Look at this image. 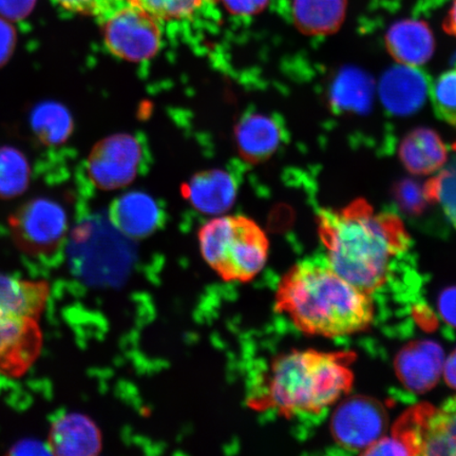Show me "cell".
Returning a JSON list of instances; mask_svg holds the SVG:
<instances>
[{
	"instance_id": "83f0119b",
	"label": "cell",
	"mask_w": 456,
	"mask_h": 456,
	"mask_svg": "<svg viewBox=\"0 0 456 456\" xmlns=\"http://www.w3.org/2000/svg\"><path fill=\"white\" fill-rule=\"evenodd\" d=\"M362 453L364 455H412L414 452L406 436L395 435L381 436Z\"/></svg>"
},
{
	"instance_id": "7402d4cb",
	"label": "cell",
	"mask_w": 456,
	"mask_h": 456,
	"mask_svg": "<svg viewBox=\"0 0 456 456\" xmlns=\"http://www.w3.org/2000/svg\"><path fill=\"white\" fill-rule=\"evenodd\" d=\"M429 93L436 116L456 126V69L442 74L430 86Z\"/></svg>"
},
{
	"instance_id": "7c38bea8",
	"label": "cell",
	"mask_w": 456,
	"mask_h": 456,
	"mask_svg": "<svg viewBox=\"0 0 456 456\" xmlns=\"http://www.w3.org/2000/svg\"><path fill=\"white\" fill-rule=\"evenodd\" d=\"M45 444L53 455H98L102 447V433L87 415L62 414L51 425Z\"/></svg>"
},
{
	"instance_id": "603a6c76",
	"label": "cell",
	"mask_w": 456,
	"mask_h": 456,
	"mask_svg": "<svg viewBox=\"0 0 456 456\" xmlns=\"http://www.w3.org/2000/svg\"><path fill=\"white\" fill-rule=\"evenodd\" d=\"M161 21L185 20L203 7L205 0H129Z\"/></svg>"
},
{
	"instance_id": "8fae6325",
	"label": "cell",
	"mask_w": 456,
	"mask_h": 456,
	"mask_svg": "<svg viewBox=\"0 0 456 456\" xmlns=\"http://www.w3.org/2000/svg\"><path fill=\"white\" fill-rule=\"evenodd\" d=\"M427 74L418 67L399 65L387 70L379 84L380 100L395 116H410L419 111L430 91Z\"/></svg>"
},
{
	"instance_id": "7a4b0ae2",
	"label": "cell",
	"mask_w": 456,
	"mask_h": 456,
	"mask_svg": "<svg viewBox=\"0 0 456 456\" xmlns=\"http://www.w3.org/2000/svg\"><path fill=\"white\" fill-rule=\"evenodd\" d=\"M322 259L298 262L278 284L276 310L305 334L335 338L372 323L373 302Z\"/></svg>"
},
{
	"instance_id": "2e32d148",
	"label": "cell",
	"mask_w": 456,
	"mask_h": 456,
	"mask_svg": "<svg viewBox=\"0 0 456 456\" xmlns=\"http://www.w3.org/2000/svg\"><path fill=\"white\" fill-rule=\"evenodd\" d=\"M389 53L399 64L419 67L431 59L436 41L424 21L404 20L393 25L386 34Z\"/></svg>"
},
{
	"instance_id": "4dcf8cb0",
	"label": "cell",
	"mask_w": 456,
	"mask_h": 456,
	"mask_svg": "<svg viewBox=\"0 0 456 456\" xmlns=\"http://www.w3.org/2000/svg\"><path fill=\"white\" fill-rule=\"evenodd\" d=\"M16 44V32L9 20L0 17V66L12 54Z\"/></svg>"
},
{
	"instance_id": "277c9868",
	"label": "cell",
	"mask_w": 456,
	"mask_h": 456,
	"mask_svg": "<svg viewBox=\"0 0 456 456\" xmlns=\"http://www.w3.org/2000/svg\"><path fill=\"white\" fill-rule=\"evenodd\" d=\"M50 294L48 281L0 272V375L4 378H22L42 355L41 319Z\"/></svg>"
},
{
	"instance_id": "6da1fadb",
	"label": "cell",
	"mask_w": 456,
	"mask_h": 456,
	"mask_svg": "<svg viewBox=\"0 0 456 456\" xmlns=\"http://www.w3.org/2000/svg\"><path fill=\"white\" fill-rule=\"evenodd\" d=\"M318 228L330 265L368 294L385 283L410 241L397 216L376 213L362 199L338 210L322 209Z\"/></svg>"
},
{
	"instance_id": "5b68a950",
	"label": "cell",
	"mask_w": 456,
	"mask_h": 456,
	"mask_svg": "<svg viewBox=\"0 0 456 456\" xmlns=\"http://www.w3.org/2000/svg\"><path fill=\"white\" fill-rule=\"evenodd\" d=\"M198 239L204 261L226 282L252 281L269 258V239L248 216L210 220L200 228Z\"/></svg>"
},
{
	"instance_id": "484cf974",
	"label": "cell",
	"mask_w": 456,
	"mask_h": 456,
	"mask_svg": "<svg viewBox=\"0 0 456 456\" xmlns=\"http://www.w3.org/2000/svg\"><path fill=\"white\" fill-rule=\"evenodd\" d=\"M430 180L436 203L441 204L448 220L456 228V165Z\"/></svg>"
},
{
	"instance_id": "ac0fdd59",
	"label": "cell",
	"mask_w": 456,
	"mask_h": 456,
	"mask_svg": "<svg viewBox=\"0 0 456 456\" xmlns=\"http://www.w3.org/2000/svg\"><path fill=\"white\" fill-rule=\"evenodd\" d=\"M373 79L368 73L354 67L344 68L336 74L330 86L329 100L338 113L363 114L372 106Z\"/></svg>"
},
{
	"instance_id": "d6a6232c",
	"label": "cell",
	"mask_w": 456,
	"mask_h": 456,
	"mask_svg": "<svg viewBox=\"0 0 456 456\" xmlns=\"http://www.w3.org/2000/svg\"><path fill=\"white\" fill-rule=\"evenodd\" d=\"M8 454H50L47 444L37 441L16 443Z\"/></svg>"
},
{
	"instance_id": "836d02e7",
	"label": "cell",
	"mask_w": 456,
	"mask_h": 456,
	"mask_svg": "<svg viewBox=\"0 0 456 456\" xmlns=\"http://www.w3.org/2000/svg\"><path fill=\"white\" fill-rule=\"evenodd\" d=\"M443 374L446 383L456 389V350L444 363Z\"/></svg>"
},
{
	"instance_id": "9a60e30c",
	"label": "cell",
	"mask_w": 456,
	"mask_h": 456,
	"mask_svg": "<svg viewBox=\"0 0 456 456\" xmlns=\"http://www.w3.org/2000/svg\"><path fill=\"white\" fill-rule=\"evenodd\" d=\"M183 195L198 212L221 215L236 201L237 182L224 169L202 171L183 186Z\"/></svg>"
},
{
	"instance_id": "ffe728a7",
	"label": "cell",
	"mask_w": 456,
	"mask_h": 456,
	"mask_svg": "<svg viewBox=\"0 0 456 456\" xmlns=\"http://www.w3.org/2000/svg\"><path fill=\"white\" fill-rule=\"evenodd\" d=\"M447 148L436 131L419 128L410 133L399 148V158L415 175H430L447 161Z\"/></svg>"
},
{
	"instance_id": "cb8c5ba5",
	"label": "cell",
	"mask_w": 456,
	"mask_h": 456,
	"mask_svg": "<svg viewBox=\"0 0 456 456\" xmlns=\"http://www.w3.org/2000/svg\"><path fill=\"white\" fill-rule=\"evenodd\" d=\"M396 202L403 210L410 214H419L427 205L436 203L433 199L429 183H419L412 179L398 182L393 191Z\"/></svg>"
},
{
	"instance_id": "44dd1931",
	"label": "cell",
	"mask_w": 456,
	"mask_h": 456,
	"mask_svg": "<svg viewBox=\"0 0 456 456\" xmlns=\"http://www.w3.org/2000/svg\"><path fill=\"white\" fill-rule=\"evenodd\" d=\"M28 175V164L20 153L13 150L0 151V196H16L24 190Z\"/></svg>"
},
{
	"instance_id": "30bf717a",
	"label": "cell",
	"mask_w": 456,
	"mask_h": 456,
	"mask_svg": "<svg viewBox=\"0 0 456 456\" xmlns=\"http://www.w3.org/2000/svg\"><path fill=\"white\" fill-rule=\"evenodd\" d=\"M404 436L418 455L456 456V395L414 415Z\"/></svg>"
},
{
	"instance_id": "d590c367",
	"label": "cell",
	"mask_w": 456,
	"mask_h": 456,
	"mask_svg": "<svg viewBox=\"0 0 456 456\" xmlns=\"http://www.w3.org/2000/svg\"><path fill=\"white\" fill-rule=\"evenodd\" d=\"M453 150L456 151V142H455V144L453 145Z\"/></svg>"
},
{
	"instance_id": "8992f818",
	"label": "cell",
	"mask_w": 456,
	"mask_h": 456,
	"mask_svg": "<svg viewBox=\"0 0 456 456\" xmlns=\"http://www.w3.org/2000/svg\"><path fill=\"white\" fill-rule=\"evenodd\" d=\"M102 22L106 47L118 59L144 61L152 59L161 49V20L129 0Z\"/></svg>"
},
{
	"instance_id": "e575fe53",
	"label": "cell",
	"mask_w": 456,
	"mask_h": 456,
	"mask_svg": "<svg viewBox=\"0 0 456 456\" xmlns=\"http://www.w3.org/2000/svg\"><path fill=\"white\" fill-rule=\"evenodd\" d=\"M444 28L449 34L456 37V0H454L452 9L444 22Z\"/></svg>"
},
{
	"instance_id": "f546056e",
	"label": "cell",
	"mask_w": 456,
	"mask_h": 456,
	"mask_svg": "<svg viewBox=\"0 0 456 456\" xmlns=\"http://www.w3.org/2000/svg\"><path fill=\"white\" fill-rule=\"evenodd\" d=\"M221 2L233 15L252 16L262 12L270 0H221Z\"/></svg>"
},
{
	"instance_id": "3957f363",
	"label": "cell",
	"mask_w": 456,
	"mask_h": 456,
	"mask_svg": "<svg viewBox=\"0 0 456 456\" xmlns=\"http://www.w3.org/2000/svg\"><path fill=\"white\" fill-rule=\"evenodd\" d=\"M353 379L351 369L339 354L294 350L273 359L264 392L249 404L277 410L285 416L319 413L346 395Z\"/></svg>"
},
{
	"instance_id": "1f68e13d",
	"label": "cell",
	"mask_w": 456,
	"mask_h": 456,
	"mask_svg": "<svg viewBox=\"0 0 456 456\" xmlns=\"http://www.w3.org/2000/svg\"><path fill=\"white\" fill-rule=\"evenodd\" d=\"M440 305L444 319L456 327V288L450 289L442 295Z\"/></svg>"
},
{
	"instance_id": "d4e9b609",
	"label": "cell",
	"mask_w": 456,
	"mask_h": 456,
	"mask_svg": "<svg viewBox=\"0 0 456 456\" xmlns=\"http://www.w3.org/2000/svg\"><path fill=\"white\" fill-rule=\"evenodd\" d=\"M37 128L41 130L44 139L51 142L65 141L72 129L69 114L57 105H48L43 108L37 118Z\"/></svg>"
},
{
	"instance_id": "5bb4252c",
	"label": "cell",
	"mask_w": 456,
	"mask_h": 456,
	"mask_svg": "<svg viewBox=\"0 0 456 456\" xmlns=\"http://www.w3.org/2000/svg\"><path fill=\"white\" fill-rule=\"evenodd\" d=\"M283 124L277 117L253 112L244 116L236 127L238 151L249 163L269 159L282 144Z\"/></svg>"
},
{
	"instance_id": "ba28073f",
	"label": "cell",
	"mask_w": 456,
	"mask_h": 456,
	"mask_svg": "<svg viewBox=\"0 0 456 456\" xmlns=\"http://www.w3.org/2000/svg\"><path fill=\"white\" fill-rule=\"evenodd\" d=\"M144 141L133 134L110 136L95 145L87 163L89 178L102 191L127 186L147 167Z\"/></svg>"
},
{
	"instance_id": "52a82bcc",
	"label": "cell",
	"mask_w": 456,
	"mask_h": 456,
	"mask_svg": "<svg viewBox=\"0 0 456 456\" xmlns=\"http://www.w3.org/2000/svg\"><path fill=\"white\" fill-rule=\"evenodd\" d=\"M9 226L17 248L27 256L39 258L61 248L67 237L68 219L60 204L39 199L11 216Z\"/></svg>"
},
{
	"instance_id": "4316f807",
	"label": "cell",
	"mask_w": 456,
	"mask_h": 456,
	"mask_svg": "<svg viewBox=\"0 0 456 456\" xmlns=\"http://www.w3.org/2000/svg\"><path fill=\"white\" fill-rule=\"evenodd\" d=\"M54 2L69 12L98 17L102 20L127 0H54Z\"/></svg>"
},
{
	"instance_id": "9c48e42d",
	"label": "cell",
	"mask_w": 456,
	"mask_h": 456,
	"mask_svg": "<svg viewBox=\"0 0 456 456\" xmlns=\"http://www.w3.org/2000/svg\"><path fill=\"white\" fill-rule=\"evenodd\" d=\"M387 419L383 407L373 399H346L336 410L330 429L335 441L349 450H364L384 436Z\"/></svg>"
},
{
	"instance_id": "f1b7e54d",
	"label": "cell",
	"mask_w": 456,
	"mask_h": 456,
	"mask_svg": "<svg viewBox=\"0 0 456 456\" xmlns=\"http://www.w3.org/2000/svg\"><path fill=\"white\" fill-rule=\"evenodd\" d=\"M37 0H0V17L7 20H20L32 12Z\"/></svg>"
},
{
	"instance_id": "d6986e66",
	"label": "cell",
	"mask_w": 456,
	"mask_h": 456,
	"mask_svg": "<svg viewBox=\"0 0 456 456\" xmlns=\"http://www.w3.org/2000/svg\"><path fill=\"white\" fill-rule=\"evenodd\" d=\"M346 4V0H293L294 24L305 36H330L344 24Z\"/></svg>"
},
{
	"instance_id": "4fadbf2b",
	"label": "cell",
	"mask_w": 456,
	"mask_h": 456,
	"mask_svg": "<svg viewBox=\"0 0 456 456\" xmlns=\"http://www.w3.org/2000/svg\"><path fill=\"white\" fill-rule=\"evenodd\" d=\"M164 212L155 199L142 192H129L114 200L110 210V224L131 239L150 237L164 224Z\"/></svg>"
},
{
	"instance_id": "e0dca14e",
	"label": "cell",
	"mask_w": 456,
	"mask_h": 456,
	"mask_svg": "<svg viewBox=\"0 0 456 456\" xmlns=\"http://www.w3.org/2000/svg\"><path fill=\"white\" fill-rule=\"evenodd\" d=\"M441 347L431 342L409 347L398 357L397 370L403 384L413 391H425L436 384L443 373Z\"/></svg>"
}]
</instances>
